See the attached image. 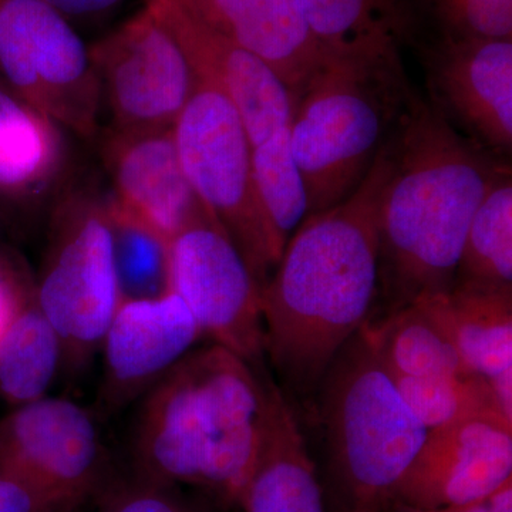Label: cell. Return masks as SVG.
<instances>
[{
    "label": "cell",
    "mask_w": 512,
    "mask_h": 512,
    "mask_svg": "<svg viewBox=\"0 0 512 512\" xmlns=\"http://www.w3.org/2000/svg\"><path fill=\"white\" fill-rule=\"evenodd\" d=\"M453 285L512 289L511 161L495 171L470 222Z\"/></svg>",
    "instance_id": "obj_24"
},
{
    "label": "cell",
    "mask_w": 512,
    "mask_h": 512,
    "mask_svg": "<svg viewBox=\"0 0 512 512\" xmlns=\"http://www.w3.org/2000/svg\"><path fill=\"white\" fill-rule=\"evenodd\" d=\"M183 50L198 83L227 97L251 146L289 127L293 97L268 64L188 13L177 0L146 3Z\"/></svg>",
    "instance_id": "obj_14"
},
{
    "label": "cell",
    "mask_w": 512,
    "mask_h": 512,
    "mask_svg": "<svg viewBox=\"0 0 512 512\" xmlns=\"http://www.w3.org/2000/svg\"><path fill=\"white\" fill-rule=\"evenodd\" d=\"M424 299L468 372L487 380L501 413L512 421V289L453 285Z\"/></svg>",
    "instance_id": "obj_19"
},
{
    "label": "cell",
    "mask_w": 512,
    "mask_h": 512,
    "mask_svg": "<svg viewBox=\"0 0 512 512\" xmlns=\"http://www.w3.org/2000/svg\"><path fill=\"white\" fill-rule=\"evenodd\" d=\"M177 2L208 28L268 64L292 94L293 106L330 55L312 32L299 0Z\"/></svg>",
    "instance_id": "obj_16"
},
{
    "label": "cell",
    "mask_w": 512,
    "mask_h": 512,
    "mask_svg": "<svg viewBox=\"0 0 512 512\" xmlns=\"http://www.w3.org/2000/svg\"><path fill=\"white\" fill-rule=\"evenodd\" d=\"M146 2H148V0H146Z\"/></svg>",
    "instance_id": "obj_35"
},
{
    "label": "cell",
    "mask_w": 512,
    "mask_h": 512,
    "mask_svg": "<svg viewBox=\"0 0 512 512\" xmlns=\"http://www.w3.org/2000/svg\"><path fill=\"white\" fill-rule=\"evenodd\" d=\"M312 32L330 52L360 45H409L426 37L420 0H299Z\"/></svg>",
    "instance_id": "obj_20"
},
{
    "label": "cell",
    "mask_w": 512,
    "mask_h": 512,
    "mask_svg": "<svg viewBox=\"0 0 512 512\" xmlns=\"http://www.w3.org/2000/svg\"><path fill=\"white\" fill-rule=\"evenodd\" d=\"M60 161L56 123L20 99L0 77V194L33 195L55 177Z\"/></svg>",
    "instance_id": "obj_21"
},
{
    "label": "cell",
    "mask_w": 512,
    "mask_h": 512,
    "mask_svg": "<svg viewBox=\"0 0 512 512\" xmlns=\"http://www.w3.org/2000/svg\"><path fill=\"white\" fill-rule=\"evenodd\" d=\"M365 325L319 383L328 448L326 505L345 511L384 510L429 433L404 402Z\"/></svg>",
    "instance_id": "obj_5"
},
{
    "label": "cell",
    "mask_w": 512,
    "mask_h": 512,
    "mask_svg": "<svg viewBox=\"0 0 512 512\" xmlns=\"http://www.w3.org/2000/svg\"><path fill=\"white\" fill-rule=\"evenodd\" d=\"M63 352L62 339L35 299L22 301L0 335V394L15 406L47 396Z\"/></svg>",
    "instance_id": "obj_23"
},
{
    "label": "cell",
    "mask_w": 512,
    "mask_h": 512,
    "mask_svg": "<svg viewBox=\"0 0 512 512\" xmlns=\"http://www.w3.org/2000/svg\"><path fill=\"white\" fill-rule=\"evenodd\" d=\"M185 177L262 286L281 258L252 177V146L227 97L198 83L173 128Z\"/></svg>",
    "instance_id": "obj_6"
},
{
    "label": "cell",
    "mask_w": 512,
    "mask_h": 512,
    "mask_svg": "<svg viewBox=\"0 0 512 512\" xmlns=\"http://www.w3.org/2000/svg\"><path fill=\"white\" fill-rule=\"evenodd\" d=\"M386 512H512V478L493 493L467 501V503L446 505L439 508L410 507L399 501L390 500L384 507Z\"/></svg>",
    "instance_id": "obj_31"
},
{
    "label": "cell",
    "mask_w": 512,
    "mask_h": 512,
    "mask_svg": "<svg viewBox=\"0 0 512 512\" xmlns=\"http://www.w3.org/2000/svg\"><path fill=\"white\" fill-rule=\"evenodd\" d=\"M104 204L121 302L158 298L167 293L170 241L111 198Z\"/></svg>",
    "instance_id": "obj_25"
},
{
    "label": "cell",
    "mask_w": 512,
    "mask_h": 512,
    "mask_svg": "<svg viewBox=\"0 0 512 512\" xmlns=\"http://www.w3.org/2000/svg\"><path fill=\"white\" fill-rule=\"evenodd\" d=\"M512 478V421L484 413L429 430L392 500L439 508L493 493Z\"/></svg>",
    "instance_id": "obj_13"
},
{
    "label": "cell",
    "mask_w": 512,
    "mask_h": 512,
    "mask_svg": "<svg viewBox=\"0 0 512 512\" xmlns=\"http://www.w3.org/2000/svg\"><path fill=\"white\" fill-rule=\"evenodd\" d=\"M390 137L348 200L303 220L261 288L266 355L299 392L318 387L339 350L369 322L380 291Z\"/></svg>",
    "instance_id": "obj_1"
},
{
    "label": "cell",
    "mask_w": 512,
    "mask_h": 512,
    "mask_svg": "<svg viewBox=\"0 0 512 512\" xmlns=\"http://www.w3.org/2000/svg\"><path fill=\"white\" fill-rule=\"evenodd\" d=\"M168 292L187 306L202 335L264 370L261 285L211 215L170 239Z\"/></svg>",
    "instance_id": "obj_9"
},
{
    "label": "cell",
    "mask_w": 512,
    "mask_h": 512,
    "mask_svg": "<svg viewBox=\"0 0 512 512\" xmlns=\"http://www.w3.org/2000/svg\"><path fill=\"white\" fill-rule=\"evenodd\" d=\"M104 147L113 181L111 200L168 241L191 222L211 215L185 177L171 128L147 133L113 130Z\"/></svg>",
    "instance_id": "obj_17"
},
{
    "label": "cell",
    "mask_w": 512,
    "mask_h": 512,
    "mask_svg": "<svg viewBox=\"0 0 512 512\" xmlns=\"http://www.w3.org/2000/svg\"><path fill=\"white\" fill-rule=\"evenodd\" d=\"M365 328L393 375L427 379L470 373L446 326L424 298L390 312L376 325L369 320Z\"/></svg>",
    "instance_id": "obj_22"
},
{
    "label": "cell",
    "mask_w": 512,
    "mask_h": 512,
    "mask_svg": "<svg viewBox=\"0 0 512 512\" xmlns=\"http://www.w3.org/2000/svg\"><path fill=\"white\" fill-rule=\"evenodd\" d=\"M100 512H194L174 497L167 487L150 483L140 485L114 498Z\"/></svg>",
    "instance_id": "obj_29"
},
{
    "label": "cell",
    "mask_w": 512,
    "mask_h": 512,
    "mask_svg": "<svg viewBox=\"0 0 512 512\" xmlns=\"http://www.w3.org/2000/svg\"><path fill=\"white\" fill-rule=\"evenodd\" d=\"M436 35L512 39V0H420Z\"/></svg>",
    "instance_id": "obj_28"
},
{
    "label": "cell",
    "mask_w": 512,
    "mask_h": 512,
    "mask_svg": "<svg viewBox=\"0 0 512 512\" xmlns=\"http://www.w3.org/2000/svg\"><path fill=\"white\" fill-rule=\"evenodd\" d=\"M328 512H386V511H384V510L345 511V510H339V508L328 507Z\"/></svg>",
    "instance_id": "obj_34"
},
{
    "label": "cell",
    "mask_w": 512,
    "mask_h": 512,
    "mask_svg": "<svg viewBox=\"0 0 512 512\" xmlns=\"http://www.w3.org/2000/svg\"><path fill=\"white\" fill-rule=\"evenodd\" d=\"M103 460L99 427L73 400L45 396L0 420V468L67 510L92 493Z\"/></svg>",
    "instance_id": "obj_12"
},
{
    "label": "cell",
    "mask_w": 512,
    "mask_h": 512,
    "mask_svg": "<svg viewBox=\"0 0 512 512\" xmlns=\"http://www.w3.org/2000/svg\"><path fill=\"white\" fill-rule=\"evenodd\" d=\"M0 77L53 123L96 133L101 84L89 49L46 0H0Z\"/></svg>",
    "instance_id": "obj_7"
},
{
    "label": "cell",
    "mask_w": 512,
    "mask_h": 512,
    "mask_svg": "<svg viewBox=\"0 0 512 512\" xmlns=\"http://www.w3.org/2000/svg\"><path fill=\"white\" fill-rule=\"evenodd\" d=\"M22 301L23 299L19 298L12 285L6 281L5 276L0 274V335L9 325L15 313L18 312Z\"/></svg>",
    "instance_id": "obj_33"
},
{
    "label": "cell",
    "mask_w": 512,
    "mask_h": 512,
    "mask_svg": "<svg viewBox=\"0 0 512 512\" xmlns=\"http://www.w3.org/2000/svg\"><path fill=\"white\" fill-rule=\"evenodd\" d=\"M252 177L266 221L279 251L308 215V197L289 146L288 127L252 147Z\"/></svg>",
    "instance_id": "obj_26"
},
{
    "label": "cell",
    "mask_w": 512,
    "mask_h": 512,
    "mask_svg": "<svg viewBox=\"0 0 512 512\" xmlns=\"http://www.w3.org/2000/svg\"><path fill=\"white\" fill-rule=\"evenodd\" d=\"M67 508L53 503L37 493L19 478L0 468V512H67Z\"/></svg>",
    "instance_id": "obj_30"
},
{
    "label": "cell",
    "mask_w": 512,
    "mask_h": 512,
    "mask_svg": "<svg viewBox=\"0 0 512 512\" xmlns=\"http://www.w3.org/2000/svg\"><path fill=\"white\" fill-rule=\"evenodd\" d=\"M390 375L404 402L427 430L477 414L501 413L490 384L473 373L427 379Z\"/></svg>",
    "instance_id": "obj_27"
},
{
    "label": "cell",
    "mask_w": 512,
    "mask_h": 512,
    "mask_svg": "<svg viewBox=\"0 0 512 512\" xmlns=\"http://www.w3.org/2000/svg\"><path fill=\"white\" fill-rule=\"evenodd\" d=\"M239 507L245 512H328L301 427L271 377L266 379L261 447Z\"/></svg>",
    "instance_id": "obj_18"
},
{
    "label": "cell",
    "mask_w": 512,
    "mask_h": 512,
    "mask_svg": "<svg viewBox=\"0 0 512 512\" xmlns=\"http://www.w3.org/2000/svg\"><path fill=\"white\" fill-rule=\"evenodd\" d=\"M265 369L212 343L148 390L136 457L150 483L183 484L239 505L254 470L266 409Z\"/></svg>",
    "instance_id": "obj_3"
},
{
    "label": "cell",
    "mask_w": 512,
    "mask_h": 512,
    "mask_svg": "<svg viewBox=\"0 0 512 512\" xmlns=\"http://www.w3.org/2000/svg\"><path fill=\"white\" fill-rule=\"evenodd\" d=\"M427 101L461 137L500 160L512 153V39L424 37Z\"/></svg>",
    "instance_id": "obj_11"
},
{
    "label": "cell",
    "mask_w": 512,
    "mask_h": 512,
    "mask_svg": "<svg viewBox=\"0 0 512 512\" xmlns=\"http://www.w3.org/2000/svg\"><path fill=\"white\" fill-rule=\"evenodd\" d=\"M49 5L72 20H96L117 8L123 0H46Z\"/></svg>",
    "instance_id": "obj_32"
},
{
    "label": "cell",
    "mask_w": 512,
    "mask_h": 512,
    "mask_svg": "<svg viewBox=\"0 0 512 512\" xmlns=\"http://www.w3.org/2000/svg\"><path fill=\"white\" fill-rule=\"evenodd\" d=\"M400 49L383 43L330 52L296 97L289 146L305 184L308 215L348 200L392 136L414 93Z\"/></svg>",
    "instance_id": "obj_4"
},
{
    "label": "cell",
    "mask_w": 512,
    "mask_h": 512,
    "mask_svg": "<svg viewBox=\"0 0 512 512\" xmlns=\"http://www.w3.org/2000/svg\"><path fill=\"white\" fill-rule=\"evenodd\" d=\"M114 131L173 128L198 80L177 40L146 6L89 49Z\"/></svg>",
    "instance_id": "obj_10"
},
{
    "label": "cell",
    "mask_w": 512,
    "mask_h": 512,
    "mask_svg": "<svg viewBox=\"0 0 512 512\" xmlns=\"http://www.w3.org/2000/svg\"><path fill=\"white\" fill-rule=\"evenodd\" d=\"M35 302L64 352L83 357L101 346L121 303L104 202L76 195L60 205Z\"/></svg>",
    "instance_id": "obj_8"
},
{
    "label": "cell",
    "mask_w": 512,
    "mask_h": 512,
    "mask_svg": "<svg viewBox=\"0 0 512 512\" xmlns=\"http://www.w3.org/2000/svg\"><path fill=\"white\" fill-rule=\"evenodd\" d=\"M202 336L197 320L173 292L121 302L101 340L103 402L116 409L150 390Z\"/></svg>",
    "instance_id": "obj_15"
},
{
    "label": "cell",
    "mask_w": 512,
    "mask_h": 512,
    "mask_svg": "<svg viewBox=\"0 0 512 512\" xmlns=\"http://www.w3.org/2000/svg\"><path fill=\"white\" fill-rule=\"evenodd\" d=\"M380 217V289L392 311L450 291L468 227L500 160L414 92L392 137Z\"/></svg>",
    "instance_id": "obj_2"
}]
</instances>
